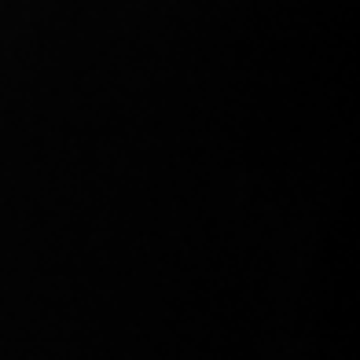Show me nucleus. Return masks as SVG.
I'll list each match as a JSON object with an SVG mask.
<instances>
[]
</instances>
